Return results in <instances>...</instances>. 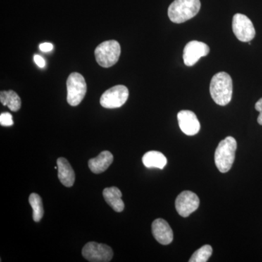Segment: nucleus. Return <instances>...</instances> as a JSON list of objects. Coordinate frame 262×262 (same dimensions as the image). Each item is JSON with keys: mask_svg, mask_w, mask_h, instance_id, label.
<instances>
[{"mask_svg": "<svg viewBox=\"0 0 262 262\" xmlns=\"http://www.w3.org/2000/svg\"><path fill=\"white\" fill-rule=\"evenodd\" d=\"M210 93L215 103L226 106L232 97V80L229 74L219 72L212 77Z\"/></svg>", "mask_w": 262, "mask_h": 262, "instance_id": "nucleus-1", "label": "nucleus"}, {"mask_svg": "<svg viewBox=\"0 0 262 262\" xmlns=\"http://www.w3.org/2000/svg\"><path fill=\"white\" fill-rule=\"evenodd\" d=\"M200 0H175L169 6V18L175 24H182L194 18L201 10Z\"/></svg>", "mask_w": 262, "mask_h": 262, "instance_id": "nucleus-2", "label": "nucleus"}, {"mask_svg": "<svg viewBox=\"0 0 262 262\" xmlns=\"http://www.w3.org/2000/svg\"><path fill=\"white\" fill-rule=\"evenodd\" d=\"M237 141L228 136L220 141L215 151V164L221 173H227L233 165L237 150Z\"/></svg>", "mask_w": 262, "mask_h": 262, "instance_id": "nucleus-3", "label": "nucleus"}, {"mask_svg": "<svg viewBox=\"0 0 262 262\" xmlns=\"http://www.w3.org/2000/svg\"><path fill=\"white\" fill-rule=\"evenodd\" d=\"M121 53L120 44L115 40L105 41L95 50L96 61L104 68L116 64Z\"/></svg>", "mask_w": 262, "mask_h": 262, "instance_id": "nucleus-4", "label": "nucleus"}, {"mask_svg": "<svg viewBox=\"0 0 262 262\" xmlns=\"http://www.w3.org/2000/svg\"><path fill=\"white\" fill-rule=\"evenodd\" d=\"M67 102L76 106L82 102L87 92V84L83 76L73 72L69 76L67 81Z\"/></svg>", "mask_w": 262, "mask_h": 262, "instance_id": "nucleus-5", "label": "nucleus"}, {"mask_svg": "<svg viewBox=\"0 0 262 262\" xmlns=\"http://www.w3.org/2000/svg\"><path fill=\"white\" fill-rule=\"evenodd\" d=\"M128 96V89L120 84L105 91L100 99V103L106 108H120L126 102Z\"/></svg>", "mask_w": 262, "mask_h": 262, "instance_id": "nucleus-6", "label": "nucleus"}, {"mask_svg": "<svg viewBox=\"0 0 262 262\" xmlns=\"http://www.w3.org/2000/svg\"><path fill=\"white\" fill-rule=\"evenodd\" d=\"M82 256L91 262H108L113 257V251L107 245L88 243L82 251Z\"/></svg>", "mask_w": 262, "mask_h": 262, "instance_id": "nucleus-7", "label": "nucleus"}, {"mask_svg": "<svg viewBox=\"0 0 262 262\" xmlns=\"http://www.w3.org/2000/svg\"><path fill=\"white\" fill-rule=\"evenodd\" d=\"M232 31L241 42H249L256 35L252 21L246 15L237 13L232 20Z\"/></svg>", "mask_w": 262, "mask_h": 262, "instance_id": "nucleus-8", "label": "nucleus"}, {"mask_svg": "<svg viewBox=\"0 0 262 262\" xmlns=\"http://www.w3.org/2000/svg\"><path fill=\"white\" fill-rule=\"evenodd\" d=\"M210 48L206 43L199 41H191L184 48L183 59L187 67H192L202 57L208 56Z\"/></svg>", "mask_w": 262, "mask_h": 262, "instance_id": "nucleus-9", "label": "nucleus"}, {"mask_svg": "<svg viewBox=\"0 0 262 262\" xmlns=\"http://www.w3.org/2000/svg\"><path fill=\"white\" fill-rule=\"evenodd\" d=\"M200 200L195 193L184 191L176 200V209L182 217H188L198 209Z\"/></svg>", "mask_w": 262, "mask_h": 262, "instance_id": "nucleus-10", "label": "nucleus"}, {"mask_svg": "<svg viewBox=\"0 0 262 262\" xmlns=\"http://www.w3.org/2000/svg\"><path fill=\"white\" fill-rule=\"evenodd\" d=\"M179 127L184 134L187 136H194L201 129V124L195 114L189 110H182L178 115Z\"/></svg>", "mask_w": 262, "mask_h": 262, "instance_id": "nucleus-11", "label": "nucleus"}, {"mask_svg": "<svg viewBox=\"0 0 262 262\" xmlns=\"http://www.w3.org/2000/svg\"><path fill=\"white\" fill-rule=\"evenodd\" d=\"M153 236L159 244L168 245L173 241V230L170 228L166 221L163 219H158L153 222L151 225Z\"/></svg>", "mask_w": 262, "mask_h": 262, "instance_id": "nucleus-12", "label": "nucleus"}, {"mask_svg": "<svg viewBox=\"0 0 262 262\" xmlns=\"http://www.w3.org/2000/svg\"><path fill=\"white\" fill-rule=\"evenodd\" d=\"M58 166V177L63 186L71 187L75 182V174L68 160L63 158L57 160Z\"/></svg>", "mask_w": 262, "mask_h": 262, "instance_id": "nucleus-13", "label": "nucleus"}, {"mask_svg": "<svg viewBox=\"0 0 262 262\" xmlns=\"http://www.w3.org/2000/svg\"><path fill=\"white\" fill-rule=\"evenodd\" d=\"M114 157L110 151H103L96 158L89 160L90 170L94 173L99 174L107 170L108 167L113 163Z\"/></svg>", "mask_w": 262, "mask_h": 262, "instance_id": "nucleus-14", "label": "nucleus"}, {"mask_svg": "<svg viewBox=\"0 0 262 262\" xmlns=\"http://www.w3.org/2000/svg\"><path fill=\"white\" fill-rule=\"evenodd\" d=\"M105 201L114 211L120 213L124 210L125 204L122 200V192L117 187L105 188L103 191Z\"/></svg>", "mask_w": 262, "mask_h": 262, "instance_id": "nucleus-15", "label": "nucleus"}, {"mask_svg": "<svg viewBox=\"0 0 262 262\" xmlns=\"http://www.w3.org/2000/svg\"><path fill=\"white\" fill-rule=\"evenodd\" d=\"M142 162L146 168L163 169L168 163L163 153L158 151H150L143 156Z\"/></svg>", "mask_w": 262, "mask_h": 262, "instance_id": "nucleus-16", "label": "nucleus"}, {"mask_svg": "<svg viewBox=\"0 0 262 262\" xmlns=\"http://www.w3.org/2000/svg\"><path fill=\"white\" fill-rule=\"evenodd\" d=\"M0 101L4 106H8L13 112H18L21 106L20 98L13 91H2Z\"/></svg>", "mask_w": 262, "mask_h": 262, "instance_id": "nucleus-17", "label": "nucleus"}, {"mask_svg": "<svg viewBox=\"0 0 262 262\" xmlns=\"http://www.w3.org/2000/svg\"><path fill=\"white\" fill-rule=\"evenodd\" d=\"M29 202L33 209V220L34 222H39L44 215L42 198L39 194L32 193L29 196Z\"/></svg>", "mask_w": 262, "mask_h": 262, "instance_id": "nucleus-18", "label": "nucleus"}, {"mask_svg": "<svg viewBox=\"0 0 262 262\" xmlns=\"http://www.w3.org/2000/svg\"><path fill=\"white\" fill-rule=\"evenodd\" d=\"M213 253V248L209 245L202 246L201 248L193 253L189 262H206L208 261Z\"/></svg>", "mask_w": 262, "mask_h": 262, "instance_id": "nucleus-19", "label": "nucleus"}, {"mask_svg": "<svg viewBox=\"0 0 262 262\" xmlns=\"http://www.w3.org/2000/svg\"><path fill=\"white\" fill-rule=\"evenodd\" d=\"M0 124H1L2 126H12L14 124L13 117L8 113H2L0 115Z\"/></svg>", "mask_w": 262, "mask_h": 262, "instance_id": "nucleus-20", "label": "nucleus"}, {"mask_svg": "<svg viewBox=\"0 0 262 262\" xmlns=\"http://www.w3.org/2000/svg\"><path fill=\"white\" fill-rule=\"evenodd\" d=\"M255 108H256V111L259 113L257 119L258 123L262 125V98H260L256 102V105H255Z\"/></svg>", "mask_w": 262, "mask_h": 262, "instance_id": "nucleus-21", "label": "nucleus"}, {"mask_svg": "<svg viewBox=\"0 0 262 262\" xmlns=\"http://www.w3.org/2000/svg\"><path fill=\"white\" fill-rule=\"evenodd\" d=\"M34 60L38 67H40V68H44L45 66H46V61H45L44 58L42 56L37 54L34 55Z\"/></svg>", "mask_w": 262, "mask_h": 262, "instance_id": "nucleus-22", "label": "nucleus"}, {"mask_svg": "<svg viewBox=\"0 0 262 262\" xmlns=\"http://www.w3.org/2000/svg\"><path fill=\"white\" fill-rule=\"evenodd\" d=\"M53 46L50 42H44L42 43V44L39 45V49H40L41 51L47 52L51 51L53 50Z\"/></svg>", "mask_w": 262, "mask_h": 262, "instance_id": "nucleus-23", "label": "nucleus"}]
</instances>
